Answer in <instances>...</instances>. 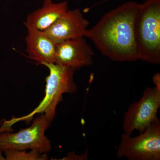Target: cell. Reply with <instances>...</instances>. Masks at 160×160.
<instances>
[{"label": "cell", "instance_id": "cell-13", "mask_svg": "<svg viewBox=\"0 0 160 160\" xmlns=\"http://www.w3.org/2000/svg\"><path fill=\"white\" fill-rule=\"evenodd\" d=\"M152 81L155 87L158 89H160V74L159 72L156 73L153 76Z\"/></svg>", "mask_w": 160, "mask_h": 160}, {"label": "cell", "instance_id": "cell-14", "mask_svg": "<svg viewBox=\"0 0 160 160\" xmlns=\"http://www.w3.org/2000/svg\"><path fill=\"white\" fill-rule=\"evenodd\" d=\"M2 151L0 150V160H6V158L3 157L2 155Z\"/></svg>", "mask_w": 160, "mask_h": 160}, {"label": "cell", "instance_id": "cell-6", "mask_svg": "<svg viewBox=\"0 0 160 160\" xmlns=\"http://www.w3.org/2000/svg\"><path fill=\"white\" fill-rule=\"evenodd\" d=\"M160 108V89L147 87L138 102L130 104L123 118L124 133L131 136L135 130L143 132L158 119Z\"/></svg>", "mask_w": 160, "mask_h": 160}, {"label": "cell", "instance_id": "cell-8", "mask_svg": "<svg viewBox=\"0 0 160 160\" xmlns=\"http://www.w3.org/2000/svg\"><path fill=\"white\" fill-rule=\"evenodd\" d=\"M89 22L79 9L67 10L43 32L56 44L84 37Z\"/></svg>", "mask_w": 160, "mask_h": 160}, {"label": "cell", "instance_id": "cell-7", "mask_svg": "<svg viewBox=\"0 0 160 160\" xmlns=\"http://www.w3.org/2000/svg\"><path fill=\"white\" fill-rule=\"evenodd\" d=\"M94 55L83 37L72 39L57 44L55 63L75 71L92 65Z\"/></svg>", "mask_w": 160, "mask_h": 160}, {"label": "cell", "instance_id": "cell-2", "mask_svg": "<svg viewBox=\"0 0 160 160\" xmlns=\"http://www.w3.org/2000/svg\"><path fill=\"white\" fill-rule=\"evenodd\" d=\"M48 68L49 75L46 78L45 95L39 105L29 114L19 118H12L9 121L4 120L0 127V132H10L12 127L21 121L30 122L35 115L44 114L51 122L54 119L57 106L62 101L65 93L73 94L78 90L74 79V71L59 66L56 63L44 64Z\"/></svg>", "mask_w": 160, "mask_h": 160}, {"label": "cell", "instance_id": "cell-11", "mask_svg": "<svg viewBox=\"0 0 160 160\" xmlns=\"http://www.w3.org/2000/svg\"><path fill=\"white\" fill-rule=\"evenodd\" d=\"M6 160H46L48 157L35 149L27 152L25 150L7 149L4 151Z\"/></svg>", "mask_w": 160, "mask_h": 160}, {"label": "cell", "instance_id": "cell-10", "mask_svg": "<svg viewBox=\"0 0 160 160\" xmlns=\"http://www.w3.org/2000/svg\"><path fill=\"white\" fill-rule=\"evenodd\" d=\"M67 10V2L54 3L52 0H44L42 7L28 15L24 23L44 31Z\"/></svg>", "mask_w": 160, "mask_h": 160}, {"label": "cell", "instance_id": "cell-5", "mask_svg": "<svg viewBox=\"0 0 160 160\" xmlns=\"http://www.w3.org/2000/svg\"><path fill=\"white\" fill-rule=\"evenodd\" d=\"M119 158L129 160H160V122L158 118L138 136L125 133L121 137L117 151Z\"/></svg>", "mask_w": 160, "mask_h": 160}, {"label": "cell", "instance_id": "cell-1", "mask_svg": "<svg viewBox=\"0 0 160 160\" xmlns=\"http://www.w3.org/2000/svg\"><path fill=\"white\" fill-rule=\"evenodd\" d=\"M141 4L127 2L108 12L84 37L93 43L100 52L114 62L139 59L135 42V20Z\"/></svg>", "mask_w": 160, "mask_h": 160}, {"label": "cell", "instance_id": "cell-12", "mask_svg": "<svg viewBox=\"0 0 160 160\" xmlns=\"http://www.w3.org/2000/svg\"><path fill=\"white\" fill-rule=\"evenodd\" d=\"M88 152L86 150L83 154L79 155H76L73 152H69L66 156L63 158L62 160H86L88 159Z\"/></svg>", "mask_w": 160, "mask_h": 160}, {"label": "cell", "instance_id": "cell-4", "mask_svg": "<svg viewBox=\"0 0 160 160\" xmlns=\"http://www.w3.org/2000/svg\"><path fill=\"white\" fill-rule=\"evenodd\" d=\"M50 122L44 114L36 118L31 126L16 133L0 132V150L35 149L43 153L52 149L50 140L45 135Z\"/></svg>", "mask_w": 160, "mask_h": 160}, {"label": "cell", "instance_id": "cell-9", "mask_svg": "<svg viewBox=\"0 0 160 160\" xmlns=\"http://www.w3.org/2000/svg\"><path fill=\"white\" fill-rule=\"evenodd\" d=\"M27 30L26 52L29 58L39 64L55 63L56 44L43 31L24 23Z\"/></svg>", "mask_w": 160, "mask_h": 160}, {"label": "cell", "instance_id": "cell-3", "mask_svg": "<svg viewBox=\"0 0 160 160\" xmlns=\"http://www.w3.org/2000/svg\"><path fill=\"white\" fill-rule=\"evenodd\" d=\"M139 58L151 64L160 63V0L141 4L134 26Z\"/></svg>", "mask_w": 160, "mask_h": 160}]
</instances>
